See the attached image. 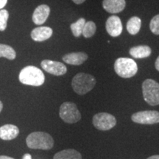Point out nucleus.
<instances>
[{
  "instance_id": "f257e3e1",
  "label": "nucleus",
  "mask_w": 159,
  "mask_h": 159,
  "mask_svg": "<svg viewBox=\"0 0 159 159\" xmlns=\"http://www.w3.org/2000/svg\"><path fill=\"white\" fill-rule=\"evenodd\" d=\"M26 144L30 149L48 150L54 146V139L47 133L37 131L28 135L26 139Z\"/></svg>"
},
{
  "instance_id": "f03ea898",
  "label": "nucleus",
  "mask_w": 159,
  "mask_h": 159,
  "mask_svg": "<svg viewBox=\"0 0 159 159\" xmlns=\"http://www.w3.org/2000/svg\"><path fill=\"white\" fill-rule=\"evenodd\" d=\"M19 81L22 84L41 86L45 81V76L41 69L34 66H27L21 69L19 75Z\"/></svg>"
},
{
  "instance_id": "7ed1b4c3",
  "label": "nucleus",
  "mask_w": 159,
  "mask_h": 159,
  "mask_svg": "<svg viewBox=\"0 0 159 159\" xmlns=\"http://www.w3.org/2000/svg\"><path fill=\"white\" fill-rule=\"evenodd\" d=\"M96 83V79L93 75L81 72L73 77L71 86L77 94L84 95L94 89Z\"/></svg>"
},
{
  "instance_id": "20e7f679",
  "label": "nucleus",
  "mask_w": 159,
  "mask_h": 159,
  "mask_svg": "<svg viewBox=\"0 0 159 159\" xmlns=\"http://www.w3.org/2000/svg\"><path fill=\"white\" fill-rule=\"evenodd\" d=\"M114 70L122 78H130L138 71V66L134 59L129 57H119L114 63Z\"/></svg>"
},
{
  "instance_id": "39448f33",
  "label": "nucleus",
  "mask_w": 159,
  "mask_h": 159,
  "mask_svg": "<svg viewBox=\"0 0 159 159\" xmlns=\"http://www.w3.org/2000/svg\"><path fill=\"white\" fill-rule=\"evenodd\" d=\"M142 94L144 101L151 106L159 105V83L152 79H147L142 83Z\"/></svg>"
},
{
  "instance_id": "423d86ee",
  "label": "nucleus",
  "mask_w": 159,
  "mask_h": 159,
  "mask_svg": "<svg viewBox=\"0 0 159 159\" xmlns=\"http://www.w3.org/2000/svg\"><path fill=\"white\" fill-rule=\"evenodd\" d=\"M59 116L63 122L68 124L78 122L81 119V114L74 102H65L60 107Z\"/></svg>"
},
{
  "instance_id": "0eeeda50",
  "label": "nucleus",
  "mask_w": 159,
  "mask_h": 159,
  "mask_svg": "<svg viewBox=\"0 0 159 159\" xmlns=\"http://www.w3.org/2000/svg\"><path fill=\"white\" fill-rule=\"evenodd\" d=\"M92 122L97 130L105 131L111 130L116 126V119L112 114L101 112L93 116Z\"/></svg>"
},
{
  "instance_id": "6e6552de",
  "label": "nucleus",
  "mask_w": 159,
  "mask_h": 159,
  "mask_svg": "<svg viewBox=\"0 0 159 159\" xmlns=\"http://www.w3.org/2000/svg\"><path fill=\"white\" fill-rule=\"evenodd\" d=\"M133 122L142 125H154L159 123V112L157 111H143L131 116Z\"/></svg>"
},
{
  "instance_id": "1a4fd4ad",
  "label": "nucleus",
  "mask_w": 159,
  "mask_h": 159,
  "mask_svg": "<svg viewBox=\"0 0 159 159\" xmlns=\"http://www.w3.org/2000/svg\"><path fill=\"white\" fill-rule=\"evenodd\" d=\"M41 66L43 70L55 76H62L67 71V68L65 64L51 60H43L41 61Z\"/></svg>"
},
{
  "instance_id": "9d476101",
  "label": "nucleus",
  "mask_w": 159,
  "mask_h": 159,
  "mask_svg": "<svg viewBox=\"0 0 159 159\" xmlns=\"http://www.w3.org/2000/svg\"><path fill=\"white\" fill-rule=\"evenodd\" d=\"M107 33L112 37H118L122 32V24L121 19L117 16H111L107 19L105 23Z\"/></svg>"
},
{
  "instance_id": "9b49d317",
  "label": "nucleus",
  "mask_w": 159,
  "mask_h": 159,
  "mask_svg": "<svg viewBox=\"0 0 159 159\" xmlns=\"http://www.w3.org/2000/svg\"><path fill=\"white\" fill-rule=\"evenodd\" d=\"M50 14V8L47 5H41L38 6L33 12V21L37 25H41L48 19Z\"/></svg>"
},
{
  "instance_id": "f8f14e48",
  "label": "nucleus",
  "mask_w": 159,
  "mask_h": 159,
  "mask_svg": "<svg viewBox=\"0 0 159 159\" xmlns=\"http://www.w3.org/2000/svg\"><path fill=\"white\" fill-rule=\"evenodd\" d=\"M19 134V129L12 124H6L0 127V139L4 141H11L16 138Z\"/></svg>"
},
{
  "instance_id": "ddd939ff",
  "label": "nucleus",
  "mask_w": 159,
  "mask_h": 159,
  "mask_svg": "<svg viewBox=\"0 0 159 159\" xmlns=\"http://www.w3.org/2000/svg\"><path fill=\"white\" fill-rule=\"evenodd\" d=\"M52 29L49 27H39L31 32V38L34 41L41 42L49 39L52 35Z\"/></svg>"
},
{
  "instance_id": "4468645a",
  "label": "nucleus",
  "mask_w": 159,
  "mask_h": 159,
  "mask_svg": "<svg viewBox=\"0 0 159 159\" xmlns=\"http://www.w3.org/2000/svg\"><path fill=\"white\" fill-rule=\"evenodd\" d=\"M125 0H103L102 7L108 13H118L125 9Z\"/></svg>"
},
{
  "instance_id": "2eb2a0df",
  "label": "nucleus",
  "mask_w": 159,
  "mask_h": 159,
  "mask_svg": "<svg viewBox=\"0 0 159 159\" xmlns=\"http://www.w3.org/2000/svg\"><path fill=\"white\" fill-rule=\"evenodd\" d=\"M62 59L67 64L80 66L82 65L88 59V55L86 53L83 52H71L69 53V54L65 55Z\"/></svg>"
},
{
  "instance_id": "dca6fc26",
  "label": "nucleus",
  "mask_w": 159,
  "mask_h": 159,
  "mask_svg": "<svg viewBox=\"0 0 159 159\" xmlns=\"http://www.w3.org/2000/svg\"><path fill=\"white\" fill-rule=\"evenodd\" d=\"M152 50L150 47L147 45H140L132 47L130 49V55L134 58L142 59L148 57L151 55Z\"/></svg>"
},
{
  "instance_id": "f3484780",
  "label": "nucleus",
  "mask_w": 159,
  "mask_h": 159,
  "mask_svg": "<svg viewBox=\"0 0 159 159\" xmlns=\"http://www.w3.org/2000/svg\"><path fill=\"white\" fill-rule=\"evenodd\" d=\"M53 159H82V156L74 149H66L55 153Z\"/></svg>"
},
{
  "instance_id": "a211bd4d",
  "label": "nucleus",
  "mask_w": 159,
  "mask_h": 159,
  "mask_svg": "<svg viewBox=\"0 0 159 159\" xmlns=\"http://www.w3.org/2000/svg\"><path fill=\"white\" fill-rule=\"evenodd\" d=\"M142 26V20L137 16L131 17L127 23V30L130 35H136L139 33Z\"/></svg>"
},
{
  "instance_id": "6ab92c4d",
  "label": "nucleus",
  "mask_w": 159,
  "mask_h": 159,
  "mask_svg": "<svg viewBox=\"0 0 159 159\" xmlns=\"http://www.w3.org/2000/svg\"><path fill=\"white\" fill-rule=\"evenodd\" d=\"M16 52L11 46L0 43V57H5L8 60H14Z\"/></svg>"
},
{
  "instance_id": "aec40b11",
  "label": "nucleus",
  "mask_w": 159,
  "mask_h": 159,
  "mask_svg": "<svg viewBox=\"0 0 159 159\" xmlns=\"http://www.w3.org/2000/svg\"><path fill=\"white\" fill-rule=\"evenodd\" d=\"M86 21H85V19L84 18H80L77 20V21L72 23L70 25V28L71 30V33L74 35L75 37L78 38L82 35L83 27H84V25Z\"/></svg>"
},
{
  "instance_id": "412c9836",
  "label": "nucleus",
  "mask_w": 159,
  "mask_h": 159,
  "mask_svg": "<svg viewBox=\"0 0 159 159\" xmlns=\"http://www.w3.org/2000/svg\"><path fill=\"white\" fill-rule=\"evenodd\" d=\"M96 30L97 27L94 21H87V22H85L84 27H83L82 35L86 39H89V38L92 37L95 34Z\"/></svg>"
},
{
  "instance_id": "4be33fe9",
  "label": "nucleus",
  "mask_w": 159,
  "mask_h": 159,
  "mask_svg": "<svg viewBox=\"0 0 159 159\" xmlns=\"http://www.w3.org/2000/svg\"><path fill=\"white\" fill-rule=\"evenodd\" d=\"M9 13L7 10H0V31H5L7 28Z\"/></svg>"
},
{
  "instance_id": "5701e85b",
  "label": "nucleus",
  "mask_w": 159,
  "mask_h": 159,
  "mask_svg": "<svg viewBox=\"0 0 159 159\" xmlns=\"http://www.w3.org/2000/svg\"><path fill=\"white\" fill-rule=\"evenodd\" d=\"M150 30L155 35H159V14L155 16L150 23Z\"/></svg>"
},
{
  "instance_id": "b1692460",
  "label": "nucleus",
  "mask_w": 159,
  "mask_h": 159,
  "mask_svg": "<svg viewBox=\"0 0 159 159\" xmlns=\"http://www.w3.org/2000/svg\"><path fill=\"white\" fill-rule=\"evenodd\" d=\"M7 0H0V10H2L6 5Z\"/></svg>"
},
{
  "instance_id": "393cba45",
  "label": "nucleus",
  "mask_w": 159,
  "mask_h": 159,
  "mask_svg": "<svg viewBox=\"0 0 159 159\" xmlns=\"http://www.w3.org/2000/svg\"><path fill=\"white\" fill-rule=\"evenodd\" d=\"M155 66H156V69L159 71V56L157 57L156 63H155Z\"/></svg>"
},
{
  "instance_id": "a878e982",
  "label": "nucleus",
  "mask_w": 159,
  "mask_h": 159,
  "mask_svg": "<svg viewBox=\"0 0 159 159\" xmlns=\"http://www.w3.org/2000/svg\"><path fill=\"white\" fill-rule=\"evenodd\" d=\"M73 2L77 4V5H81V4H83L85 0H72Z\"/></svg>"
},
{
  "instance_id": "bb28decb",
  "label": "nucleus",
  "mask_w": 159,
  "mask_h": 159,
  "mask_svg": "<svg viewBox=\"0 0 159 159\" xmlns=\"http://www.w3.org/2000/svg\"><path fill=\"white\" fill-rule=\"evenodd\" d=\"M22 159H32V156L30 153H25L23 156Z\"/></svg>"
},
{
  "instance_id": "cd10ccee",
  "label": "nucleus",
  "mask_w": 159,
  "mask_h": 159,
  "mask_svg": "<svg viewBox=\"0 0 159 159\" xmlns=\"http://www.w3.org/2000/svg\"><path fill=\"white\" fill-rule=\"evenodd\" d=\"M0 159H15L12 157H9L7 156H0Z\"/></svg>"
},
{
  "instance_id": "c85d7f7f",
  "label": "nucleus",
  "mask_w": 159,
  "mask_h": 159,
  "mask_svg": "<svg viewBox=\"0 0 159 159\" xmlns=\"http://www.w3.org/2000/svg\"><path fill=\"white\" fill-rule=\"evenodd\" d=\"M147 159H159V155H155V156H152L149 157Z\"/></svg>"
},
{
  "instance_id": "c756f323",
  "label": "nucleus",
  "mask_w": 159,
  "mask_h": 159,
  "mask_svg": "<svg viewBox=\"0 0 159 159\" xmlns=\"http://www.w3.org/2000/svg\"><path fill=\"white\" fill-rule=\"evenodd\" d=\"M2 109H3V104L2 102V101L0 100V113H1V111H2Z\"/></svg>"
}]
</instances>
